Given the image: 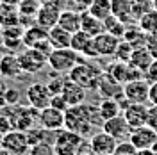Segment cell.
I'll return each instance as SVG.
<instances>
[{
  "mask_svg": "<svg viewBox=\"0 0 157 155\" xmlns=\"http://www.w3.org/2000/svg\"><path fill=\"white\" fill-rule=\"evenodd\" d=\"M104 121L98 114V107L78 104V105L68 107L64 112V128L75 132L82 137H89L95 134V127L102 128Z\"/></svg>",
  "mask_w": 157,
  "mask_h": 155,
  "instance_id": "1",
  "label": "cell"
},
{
  "mask_svg": "<svg viewBox=\"0 0 157 155\" xmlns=\"http://www.w3.org/2000/svg\"><path fill=\"white\" fill-rule=\"evenodd\" d=\"M95 64L97 62H93V61H80L77 66H73V70L68 73V77L73 82H77L78 86L86 87V89H95L100 75L105 71L104 68L95 66Z\"/></svg>",
  "mask_w": 157,
  "mask_h": 155,
  "instance_id": "2",
  "label": "cell"
},
{
  "mask_svg": "<svg viewBox=\"0 0 157 155\" xmlns=\"http://www.w3.org/2000/svg\"><path fill=\"white\" fill-rule=\"evenodd\" d=\"M80 61H82V55H78L71 47L70 48H54L48 55V66L56 73L68 75L73 70V66H77Z\"/></svg>",
  "mask_w": 157,
  "mask_h": 155,
  "instance_id": "3",
  "label": "cell"
},
{
  "mask_svg": "<svg viewBox=\"0 0 157 155\" xmlns=\"http://www.w3.org/2000/svg\"><path fill=\"white\" fill-rule=\"evenodd\" d=\"M7 114H9L11 121L14 128L18 130H29L32 127H36L39 123V111L36 107H23V105H13V107H7Z\"/></svg>",
  "mask_w": 157,
  "mask_h": 155,
  "instance_id": "4",
  "label": "cell"
},
{
  "mask_svg": "<svg viewBox=\"0 0 157 155\" xmlns=\"http://www.w3.org/2000/svg\"><path fill=\"white\" fill-rule=\"evenodd\" d=\"M18 59L23 73H29V75H34V73L41 71L45 68V64H48V55L47 54H43L38 48H29V47H25V50L20 52Z\"/></svg>",
  "mask_w": 157,
  "mask_h": 155,
  "instance_id": "5",
  "label": "cell"
},
{
  "mask_svg": "<svg viewBox=\"0 0 157 155\" xmlns=\"http://www.w3.org/2000/svg\"><path fill=\"white\" fill-rule=\"evenodd\" d=\"M84 143V137L71 132L68 128H61L57 132V139L54 143L57 155H77L80 146Z\"/></svg>",
  "mask_w": 157,
  "mask_h": 155,
  "instance_id": "6",
  "label": "cell"
},
{
  "mask_svg": "<svg viewBox=\"0 0 157 155\" xmlns=\"http://www.w3.org/2000/svg\"><path fill=\"white\" fill-rule=\"evenodd\" d=\"M29 137L25 130H18V128H13L11 132H7L6 136L2 137V150L9 152L13 155H25L29 153Z\"/></svg>",
  "mask_w": 157,
  "mask_h": 155,
  "instance_id": "7",
  "label": "cell"
},
{
  "mask_svg": "<svg viewBox=\"0 0 157 155\" xmlns=\"http://www.w3.org/2000/svg\"><path fill=\"white\" fill-rule=\"evenodd\" d=\"M148 91H150V80H147L145 77L134 78L123 84V95L128 104H147Z\"/></svg>",
  "mask_w": 157,
  "mask_h": 155,
  "instance_id": "8",
  "label": "cell"
},
{
  "mask_svg": "<svg viewBox=\"0 0 157 155\" xmlns=\"http://www.w3.org/2000/svg\"><path fill=\"white\" fill-rule=\"evenodd\" d=\"M25 96H27V102H29V105L36 107L38 111H43V109H47L50 105V102H52V91H50V87L47 84H43V82H34V84H30L27 87V91H25Z\"/></svg>",
  "mask_w": 157,
  "mask_h": 155,
  "instance_id": "9",
  "label": "cell"
},
{
  "mask_svg": "<svg viewBox=\"0 0 157 155\" xmlns=\"http://www.w3.org/2000/svg\"><path fill=\"white\" fill-rule=\"evenodd\" d=\"M70 47L84 59L98 57L97 50H95V38L91 34H88V32H84L82 29L77 30L75 34H71V45Z\"/></svg>",
  "mask_w": 157,
  "mask_h": 155,
  "instance_id": "10",
  "label": "cell"
},
{
  "mask_svg": "<svg viewBox=\"0 0 157 155\" xmlns=\"http://www.w3.org/2000/svg\"><path fill=\"white\" fill-rule=\"evenodd\" d=\"M95 89H97L104 98H116V100L125 98V95H123V84L118 82L114 77H111L107 71H104V73L100 75Z\"/></svg>",
  "mask_w": 157,
  "mask_h": 155,
  "instance_id": "11",
  "label": "cell"
},
{
  "mask_svg": "<svg viewBox=\"0 0 157 155\" xmlns=\"http://www.w3.org/2000/svg\"><path fill=\"white\" fill-rule=\"evenodd\" d=\"M128 141L136 146V150H150L154 146V143L157 141V130H154L148 125L132 128L130 136H128Z\"/></svg>",
  "mask_w": 157,
  "mask_h": 155,
  "instance_id": "12",
  "label": "cell"
},
{
  "mask_svg": "<svg viewBox=\"0 0 157 155\" xmlns=\"http://www.w3.org/2000/svg\"><path fill=\"white\" fill-rule=\"evenodd\" d=\"M102 130H105L109 136H113L120 143V141H127L128 139L132 127L127 123L123 114H118V116L111 118V119H105L104 125H102Z\"/></svg>",
  "mask_w": 157,
  "mask_h": 155,
  "instance_id": "13",
  "label": "cell"
},
{
  "mask_svg": "<svg viewBox=\"0 0 157 155\" xmlns=\"http://www.w3.org/2000/svg\"><path fill=\"white\" fill-rule=\"evenodd\" d=\"M121 39L118 36H113L111 32L104 30L98 36H95V50H97L98 57H114L116 48Z\"/></svg>",
  "mask_w": 157,
  "mask_h": 155,
  "instance_id": "14",
  "label": "cell"
},
{
  "mask_svg": "<svg viewBox=\"0 0 157 155\" xmlns=\"http://www.w3.org/2000/svg\"><path fill=\"white\" fill-rule=\"evenodd\" d=\"M111 77H114L118 82L121 84H127L128 80H134V78H139V77H145L137 68H134L130 62H125V61H116L111 68L105 70Z\"/></svg>",
  "mask_w": 157,
  "mask_h": 155,
  "instance_id": "15",
  "label": "cell"
},
{
  "mask_svg": "<svg viewBox=\"0 0 157 155\" xmlns=\"http://www.w3.org/2000/svg\"><path fill=\"white\" fill-rule=\"evenodd\" d=\"M61 11H63V6H59V4H41L38 14H36V23L45 29L56 27L59 16H61Z\"/></svg>",
  "mask_w": 157,
  "mask_h": 155,
  "instance_id": "16",
  "label": "cell"
},
{
  "mask_svg": "<svg viewBox=\"0 0 157 155\" xmlns=\"http://www.w3.org/2000/svg\"><path fill=\"white\" fill-rule=\"evenodd\" d=\"M127 123L132 128H137V127L147 125L148 119V107L145 104H127L123 107V112H121Z\"/></svg>",
  "mask_w": 157,
  "mask_h": 155,
  "instance_id": "17",
  "label": "cell"
},
{
  "mask_svg": "<svg viewBox=\"0 0 157 155\" xmlns=\"http://www.w3.org/2000/svg\"><path fill=\"white\" fill-rule=\"evenodd\" d=\"M39 125L50 128V130H61L64 128V111L48 105L47 109L39 111Z\"/></svg>",
  "mask_w": 157,
  "mask_h": 155,
  "instance_id": "18",
  "label": "cell"
},
{
  "mask_svg": "<svg viewBox=\"0 0 157 155\" xmlns=\"http://www.w3.org/2000/svg\"><path fill=\"white\" fill-rule=\"evenodd\" d=\"M89 145H91L93 152H95L97 155H113L114 153V150H116L118 141L113 136H109L105 130H102V132H98V134H93V136H91Z\"/></svg>",
  "mask_w": 157,
  "mask_h": 155,
  "instance_id": "19",
  "label": "cell"
},
{
  "mask_svg": "<svg viewBox=\"0 0 157 155\" xmlns=\"http://www.w3.org/2000/svg\"><path fill=\"white\" fill-rule=\"evenodd\" d=\"M23 73L21 64H20L18 55L14 54H6L0 57V75L4 78H13V80H18Z\"/></svg>",
  "mask_w": 157,
  "mask_h": 155,
  "instance_id": "20",
  "label": "cell"
},
{
  "mask_svg": "<svg viewBox=\"0 0 157 155\" xmlns=\"http://www.w3.org/2000/svg\"><path fill=\"white\" fill-rule=\"evenodd\" d=\"M86 87L78 86L77 82H73L71 78H66V82H64V87H63V91H61V95L64 96V100L68 102L70 107L73 105H78V104H84V100H86Z\"/></svg>",
  "mask_w": 157,
  "mask_h": 155,
  "instance_id": "21",
  "label": "cell"
},
{
  "mask_svg": "<svg viewBox=\"0 0 157 155\" xmlns=\"http://www.w3.org/2000/svg\"><path fill=\"white\" fill-rule=\"evenodd\" d=\"M23 27L21 25H13L2 29V45L9 50H18L23 47Z\"/></svg>",
  "mask_w": 157,
  "mask_h": 155,
  "instance_id": "22",
  "label": "cell"
},
{
  "mask_svg": "<svg viewBox=\"0 0 157 155\" xmlns=\"http://www.w3.org/2000/svg\"><path fill=\"white\" fill-rule=\"evenodd\" d=\"M45 41H48V29L41 27L38 23L29 27V29H25V32H23V47L36 48Z\"/></svg>",
  "mask_w": 157,
  "mask_h": 155,
  "instance_id": "23",
  "label": "cell"
},
{
  "mask_svg": "<svg viewBox=\"0 0 157 155\" xmlns=\"http://www.w3.org/2000/svg\"><path fill=\"white\" fill-rule=\"evenodd\" d=\"M57 25L66 29L71 34H75L77 30H80V25H82V13L75 9H63Z\"/></svg>",
  "mask_w": 157,
  "mask_h": 155,
  "instance_id": "24",
  "label": "cell"
},
{
  "mask_svg": "<svg viewBox=\"0 0 157 155\" xmlns=\"http://www.w3.org/2000/svg\"><path fill=\"white\" fill-rule=\"evenodd\" d=\"M152 61H154V55H152V52H150L147 47H137V48H134L128 62L145 75L147 70L150 68V64H152Z\"/></svg>",
  "mask_w": 157,
  "mask_h": 155,
  "instance_id": "25",
  "label": "cell"
},
{
  "mask_svg": "<svg viewBox=\"0 0 157 155\" xmlns=\"http://www.w3.org/2000/svg\"><path fill=\"white\" fill-rule=\"evenodd\" d=\"M48 41L52 45V48H70V45H71V32L56 25V27L48 29Z\"/></svg>",
  "mask_w": 157,
  "mask_h": 155,
  "instance_id": "26",
  "label": "cell"
},
{
  "mask_svg": "<svg viewBox=\"0 0 157 155\" xmlns=\"http://www.w3.org/2000/svg\"><path fill=\"white\" fill-rule=\"evenodd\" d=\"M97 107H98V114L102 118V121L111 119V118H114V116H118V114L123 112L121 102L116 100V98H104Z\"/></svg>",
  "mask_w": 157,
  "mask_h": 155,
  "instance_id": "27",
  "label": "cell"
},
{
  "mask_svg": "<svg viewBox=\"0 0 157 155\" xmlns=\"http://www.w3.org/2000/svg\"><path fill=\"white\" fill-rule=\"evenodd\" d=\"M111 11L123 23H127V25L134 23V18H132V0H111Z\"/></svg>",
  "mask_w": 157,
  "mask_h": 155,
  "instance_id": "28",
  "label": "cell"
},
{
  "mask_svg": "<svg viewBox=\"0 0 157 155\" xmlns=\"http://www.w3.org/2000/svg\"><path fill=\"white\" fill-rule=\"evenodd\" d=\"M13 25H20V11L16 6H9V4H0V27H13Z\"/></svg>",
  "mask_w": 157,
  "mask_h": 155,
  "instance_id": "29",
  "label": "cell"
},
{
  "mask_svg": "<svg viewBox=\"0 0 157 155\" xmlns=\"http://www.w3.org/2000/svg\"><path fill=\"white\" fill-rule=\"evenodd\" d=\"M80 29L95 38L100 32H104L105 27H104V21L98 20L97 16H93L89 11H82V25H80Z\"/></svg>",
  "mask_w": 157,
  "mask_h": 155,
  "instance_id": "30",
  "label": "cell"
},
{
  "mask_svg": "<svg viewBox=\"0 0 157 155\" xmlns=\"http://www.w3.org/2000/svg\"><path fill=\"white\" fill-rule=\"evenodd\" d=\"M137 25L139 29L147 34H152V32H157V9H148L141 18L137 20Z\"/></svg>",
  "mask_w": 157,
  "mask_h": 155,
  "instance_id": "31",
  "label": "cell"
},
{
  "mask_svg": "<svg viewBox=\"0 0 157 155\" xmlns=\"http://www.w3.org/2000/svg\"><path fill=\"white\" fill-rule=\"evenodd\" d=\"M104 27L113 36H118V38L121 39L123 34H125V30H127V23H123L120 18H116L114 14H111V16H107V18L104 20Z\"/></svg>",
  "mask_w": 157,
  "mask_h": 155,
  "instance_id": "32",
  "label": "cell"
},
{
  "mask_svg": "<svg viewBox=\"0 0 157 155\" xmlns=\"http://www.w3.org/2000/svg\"><path fill=\"white\" fill-rule=\"evenodd\" d=\"M88 11L93 14V16H97L98 20L104 21L107 16L113 14V11H111V0H95L93 6H91Z\"/></svg>",
  "mask_w": 157,
  "mask_h": 155,
  "instance_id": "33",
  "label": "cell"
},
{
  "mask_svg": "<svg viewBox=\"0 0 157 155\" xmlns=\"http://www.w3.org/2000/svg\"><path fill=\"white\" fill-rule=\"evenodd\" d=\"M41 4H43L41 0H21L18 6V11L21 16H32V18H36Z\"/></svg>",
  "mask_w": 157,
  "mask_h": 155,
  "instance_id": "34",
  "label": "cell"
},
{
  "mask_svg": "<svg viewBox=\"0 0 157 155\" xmlns=\"http://www.w3.org/2000/svg\"><path fill=\"white\" fill-rule=\"evenodd\" d=\"M148 9H152V0H132V18H134V21L137 23V20Z\"/></svg>",
  "mask_w": 157,
  "mask_h": 155,
  "instance_id": "35",
  "label": "cell"
},
{
  "mask_svg": "<svg viewBox=\"0 0 157 155\" xmlns=\"http://www.w3.org/2000/svg\"><path fill=\"white\" fill-rule=\"evenodd\" d=\"M132 52H134V47H132L128 41L121 39L120 45H118V48H116L114 57H116L118 61H125V62H128V61H130V55H132Z\"/></svg>",
  "mask_w": 157,
  "mask_h": 155,
  "instance_id": "36",
  "label": "cell"
},
{
  "mask_svg": "<svg viewBox=\"0 0 157 155\" xmlns=\"http://www.w3.org/2000/svg\"><path fill=\"white\" fill-rule=\"evenodd\" d=\"M27 155H57L56 153V148L54 145L48 143H36L29 148V153Z\"/></svg>",
  "mask_w": 157,
  "mask_h": 155,
  "instance_id": "37",
  "label": "cell"
},
{
  "mask_svg": "<svg viewBox=\"0 0 157 155\" xmlns=\"http://www.w3.org/2000/svg\"><path fill=\"white\" fill-rule=\"evenodd\" d=\"M66 78H68V75H64V73H57V77H54L48 84H47V86L50 87V91H52V95H59V93L63 91Z\"/></svg>",
  "mask_w": 157,
  "mask_h": 155,
  "instance_id": "38",
  "label": "cell"
},
{
  "mask_svg": "<svg viewBox=\"0 0 157 155\" xmlns=\"http://www.w3.org/2000/svg\"><path fill=\"white\" fill-rule=\"evenodd\" d=\"M136 153H137L136 146L127 139V141H120V143H118L116 150H114V153L113 155H136Z\"/></svg>",
  "mask_w": 157,
  "mask_h": 155,
  "instance_id": "39",
  "label": "cell"
},
{
  "mask_svg": "<svg viewBox=\"0 0 157 155\" xmlns=\"http://www.w3.org/2000/svg\"><path fill=\"white\" fill-rule=\"evenodd\" d=\"M20 100H21V93L14 87H7L6 91V107H13V105H18Z\"/></svg>",
  "mask_w": 157,
  "mask_h": 155,
  "instance_id": "40",
  "label": "cell"
},
{
  "mask_svg": "<svg viewBox=\"0 0 157 155\" xmlns=\"http://www.w3.org/2000/svg\"><path fill=\"white\" fill-rule=\"evenodd\" d=\"M14 128V125H13V121H11L9 114H0V134L2 136H6L7 132H11Z\"/></svg>",
  "mask_w": 157,
  "mask_h": 155,
  "instance_id": "41",
  "label": "cell"
},
{
  "mask_svg": "<svg viewBox=\"0 0 157 155\" xmlns=\"http://www.w3.org/2000/svg\"><path fill=\"white\" fill-rule=\"evenodd\" d=\"M50 105L56 107V109H61V111H64V112H66V109L70 107V105H68V102L64 100V96H63L61 93L52 96V102H50Z\"/></svg>",
  "mask_w": 157,
  "mask_h": 155,
  "instance_id": "42",
  "label": "cell"
},
{
  "mask_svg": "<svg viewBox=\"0 0 157 155\" xmlns=\"http://www.w3.org/2000/svg\"><path fill=\"white\" fill-rule=\"evenodd\" d=\"M147 125L152 127L154 130H157V105L148 107V119H147Z\"/></svg>",
  "mask_w": 157,
  "mask_h": 155,
  "instance_id": "43",
  "label": "cell"
},
{
  "mask_svg": "<svg viewBox=\"0 0 157 155\" xmlns=\"http://www.w3.org/2000/svg\"><path fill=\"white\" fill-rule=\"evenodd\" d=\"M147 48L152 52V55H154V57H157V32L148 34V38H147Z\"/></svg>",
  "mask_w": 157,
  "mask_h": 155,
  "instance_id": "44",
  "label": "cell"
},
{
  "mask_svg": "<svg viewBox=\"0 0 157 155\" xmlns=\"http://www.w3.org/2000/svg\"><path fill=\"white\" fill-rule=\"evenodd\" d=\"M145 78L150 80V82H157V57H154L152 64H150V68H148L147 73H145Z\"/></svg>",
  "mask_w": 157,
  "mask_h": 155,
  "instance_id": "45",
  "label": "cell"
},
{
  "mask_svg": "<svg viewBox=\"0 0 157 155\" xmlns=\"http://www.w3.org/2000/svg\"><path fill=\"white\" fill-rule=\"evenodd\" d=\"M93 2H95V0H71V4H73V6L77 7V11H80V13H82V11H88L89 7L93 6Z\"/></svg>",
  "mask_w": 157,
  "mask_h": 155,
  "instance_id": "46",
  "label": "cell"
},
{
  "mask_svg": "<svg viewBox=\"0 0 157 155\" xmlns=\"http://www.w3.org/2000/svg\"><path fill=\"white\" fill-rule=\"evenodd\" d=\"M7 82H6V78L2 77L0 78V109H4L6 107V91H7Z\"/></svg>",
  "mask_w": 157,
  "mask_h": 155,
  "instance_id": "47",
  "label": "cell"
},
{
  "mask_svg": "<svg viewBox=\"0 0 157 155\" xmlns=\"http://www.w3.org/2000/svg\"><path fill=\"white\" fill-rule=\"evenodd\" d=\"M148 102H150V105H157V82H150Z\"/></svg>",
  "mask_w": 157,
  "mask_h": 155,
  "instance_id": "48",
  "label": "cell"
},
{
  "mask_svg": "<svg viewBox=\"0 0 157 155\" xmlns=\"http://www.w3.org/2000/svg\"><path fill=\"white\" fill-rule=\"evenodd\" d=\"M77 155H97V153L93 152V148H91L89 143H82V146H80V150L77 152Z\"/></svg>",
  "mask_w": 157,
  "mask_h": 155,
  "instance_id": "49",
  "label": "cell"
},
{
  "mask_svg": "<svg viewBox=\"0 0 157 155\" xmlns=\"http://www.w3.org/2000/svg\"><path fill=\"white\" fill-rule=\"evenodd\" d=\"M43 4H59V6H66V0H41Z\"/></svg>",
  "mask_w": 157,
  "mask_h": 155,
  "instance_id": "50",
  "label": "cell"
},
{
  "mask_svg": "<svg viewBox=\"0 0 157 155\" xmlns=\"http://www.w3.org/2000/svg\"><path fill=\"white\" fill-rule=\"evenodd\" d=\"M2 2H4V4H9V6H16V7H18L21 0H2Z\"/></svg>",
  "mask_w": 157,
  "mask_h": 155,
  "instance_id": "51",
  "label": "cell"
},
{
  "mask_svg": "<svg viewBox=\"0 0 157 155\" xmlns=\"http://www.w3.org/2000/svg\"><path fill=\"white\" fill-rule=\"evenodd\" d=\"M136 155H155L152 150H137V153Z\"/></svg>",
  "mask_w": 157,
  "mask_h": 155,
  "instance_id": "52",
  "label": "cell"
},
{
  "mask_svg": "<svg viewBox=\"0 0 157 155\" xmlns=\"http://www.w3.org/2000/svg\"><path fill=\"white\" fill-rule=\"evenodd\" d=\"M150 150H152V152H154V153L157 155V141H155V143H154V146H152V148H150Z\"/></svg>",
  "mask_w": 157,
  "mask_h": 155,
  "instance_id": "53",
  "label": "cell"
},
{
  "mask_svg": "<svg viewBox=\"0 0 157 155\" xmlns=\"http://www.w3.org/2000/svg\"><path fill=\"white\" fill-rule=\"evenodd\" d=\"M152 7H154V9H157V0H152Z\"/></svg>",
  "mask_w": 157,
  "mask_h": 155,
  "instance_id": "54",
  "label": "cell"
},
{
  "mask_svg": "<svg viewBox=\"0 0 157 155\" xmlns=\"http://www.w3.org/2000/svg\"><path fill=\"white\" fill-rule=\"evenodd\" d=\"M0 155H13V153H9V152H6V150H2V152H0Z\"/></svg>",
  "mask_w": 157,
  "mask_h": 155,
  "instance_id": "55",
  "label": "cell"
},
{
  "mask_svg": "<svg viewBox=\"0 0 157 155\" xmlns=\"http://www.w3.org/2000/svg\"><path fill=\"white\" fill-rule=\"evenodd\" d=\"M2 137H4V136H2V134H0V148H2Z\"/></svg>",
  "mask_w": 157,
  "mask_h": 155,
  "instance_id": "56",
  "label": "cell"
},
{
  "mask_svg": "<svg viewBox=\"0 0 157 155\" xmlns=\"http://www.w3.org/2000/svg\"><path fill=\"white\" fill-rule=\"evenodd\" d=\"M0 4H2V0H0Z\"/></svg>",
  "mask_w": 157,
  "mask_h": 155,
  "instance_id": "57",
  "label": "cell"
}]
</instances>
